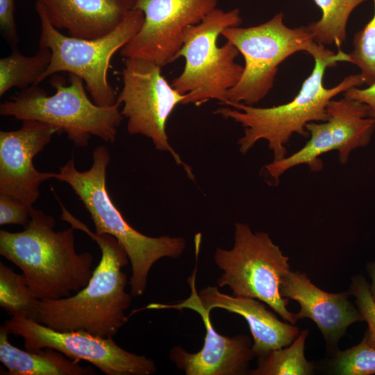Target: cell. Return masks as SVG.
Returning a JSON list of instances; mask_svg holds the SVG:
<instances>
[{"instance_id":"1","label":"cell","mask_w":375,"mask_h":375,"mask_svg":"<svg viewBox=\"0 0 375 375\" xmlns=\"http://www.w3.org/2000/svg\"><path fill=\"white\" fill-rule=\"evenodd\" d=\"M61 219L87 233L99 245L101 257L88 283L74 295L40 300L37 322L58 331H84L101 338H113L127 322L132 295L123 267L129 262L124 247L113 236L92 232L59 201Z\"/></svg>"},{"instance_id":"2","label":"cell","mask_w":375,"mask_h":375,"mask_svg":"<svg viewBox=\"0 0 375 375\" xmlns=\"http://www.w3.org/2000/svg\"><path fill=\"white\" fill-rule=\"evenodd\" d=\"M53 217L31 207L23 231H0V254L17 266L40 300L72 295L92 276L93 256L77 253L72 226L56 231Z\"/></svg>"},{"instance_id":"3","label":"cell","mask_w":375,"mask_h":375,"mask_svg":"<svg viewBox=\"0 0 375 375\" xmlns=\"http://www.w3.org/2000/svg\"><path fill=\"white\" fill-rule=\"evenodd\" d=\"M314 60L311 74L290 101L269 108L230 103L227 106L233 108H220L215 111V114L232 119L244 128V135L238 141L242 154L248 152L258 141L265 140L273 153V160L284 158L287 153L285 145L293 134L308 137L306 125L328 119L327 106L333 97L365 84L360 74H357L346 76L333 88H325L324 76L326 68L335 67L338 62H349L348 53L342 50L314 58Z\"/></svg>"},{"instance_id":"4","label":"cell","mask_w":375,"mask_h":375,"mask_svg":"<svg viewBox=\"0 0 375 375\" xmlns=\"http://www.w3.org/2000/svg\"><path fill=\"white\" fill-rule=\"evenodd\" d=\"M110 156L103 146L95 148L92 164L81 172L70 158L54 173L53 178L67 183L83 203L94 222L95 233L115 238L126 250L131 267L130 294L142 296L153 265L162 258H177L185 251L181 237H149L133 228L112 202L106 188V169Z\"/></svg>"},{"instance_id":"5","label":"cell","mask_w":375,"mask_h":375,"mask_svg":"<svg viewBox=\"0 0 375 375\" xmlns=\"http://www.w3.org/2000/svg\"><path fill=\"white\" fill-rule=\"evenodd\" d=\"M83 80L69 74V84L53 74L51 84L56 90L49 96L38 85L22 90L0 105V115L18 120L32 119L49 124L65 133L77 147H85L91 135L113 143L123 119L119 103L100 106L91 101Z\"/></svg>"},{"instance_id":"6","label":"cell","mask_w":375,"mask_h":375,"mask_svg":"<svg viewBox=\"0 0 375 375\" xmlns=\"http://www.w3.org/2000/svg\"><path fill=\"white\" fill-rule=\"evenodd\" d=\"M242 21L238 8L224 11L216 8L185 30L176 56V60L185 58V67L171 84L185 94L182 104L199 106L210 99L225 104L227 92L238 83L244 67L235 61L240 52L234 44L226 41L218 47L217 41L224 29L239 26Z\"/></svg>"},{"instance_id":"7","label":"cell","mask_w":375,"mask_h":375,"mask_svg":"<svg viewBox=\"0 0 375 375\" xmlns=\"http://www.w3.org/2000/svg\"><path fill=\"white\" fill-rule=\"evenodd\" d=\"M284 14L279 12L257 26L230 27L222 35L234 44L245 65L238 83L226 94V102L253 106L263 99L274 86L279 65L299 51L313 58L333 53L316 42L307 26H287Z\"/></svg>"},{"instance_id":"8","label":"cell","mask_w":375,"mask_h":375,"mask_svg":"<svg viewBox=\"0 0 375 375\" xmlns=\"http://www.w3.org/2000/svg\"><path fill=\"white\" fill-rule=\"evenodd\" d=\"M35 10L40 22L39 47L51 51V62L38 85L48 76L66 72L81 77L92 101L109 106L117 101V92L110 83L108 72L112 56L140 31L143 12L136 8L127 11L121 23L107 35L96 39H82L61 33L49 22L43 4L37 0Z\"/></svg>"},{"instance_id":"9","label":"cell","mask_w":375,"mask_h":375,"mask_svg":"<svg viewBox=\"0 0 375 375\" xmlns=\"http://www.w3.org/2000/svg\"><path fill=\"white\" fill-rule=\"evenodd\" d=\"M288 261L267 233H253L249 225L236 222L233 248H217L214 253V262L222 271L217 285L228 286L234 296L263 301L294 324V314L287 309L290 299L280 292L281 280L290 271Z\"/></svg>"},{"instance_id":"10","label":"cell","mask_w":375,"mask_h":375,"mask_svg":"<svg viewBox=\"0 0 375 375\" xmlns=\"http://www.w3.org/2000/svg\"><path fill=\"white\" fill-rule=\"evenodd\" d=\"M122 76L123 87L116 101L123 106L121 114L128 120V132L142 135L151 140L156 149L169 152L194 180L191 167L170 145L166 132L169 117L177 105L183 103L185 94L167 82L161 67L147 60L124 58Z\"/></svg>"},{"instance_id":"11","label":"cell","mask_w":375,"mask_h":375,"mask_svg":"<svg viewBox=\"0 0 375 375\" xmlns=\"http://www.w3.org/2000/svg\"><path fill=\"white\" fill-rule=\"evenodd\" d=\"M327 113L326 121L306 125L310 138L301 149L265 165V172L275 183L287 170L297 165H306L312 172L320 171L323 163L319 157L326 153L338 151L340 162L345 164L353 150L368 145L375 130V119L367 105L344 97L331 99Z\"/></svg>"},{"instance_id":"12","label":"cell","mask_w":375,"mask_h":375,"mask_svg":"<svg viewBox=\"0 0 375 375\" xmlns=\"http://www.w3.org/2000/svg\"><path fill=\"white\" fill-rule=\"evenodd\" d=\"M10 334L21 336L31 352L53 349L69 358L88 362L106 375H151L154 361L120 347L112 338H101L84 331H58L33 319L13 316L3 324Z\"/></svg>"},{"instance_id":"13","label":"cell","mask_w":375,"mask_h":375,"mask_svg":"<svg viewBox=\"0 0 375 375\" xmlns=\"http://www.w3.org/2000/svg\"><path fill=\"white\" fill-rule=\"evenodd\" d=\"M217 0H138L144 19L140 31L120 49L124 58H140L162 67L176 60L183 33L217 8Z\"/></svg>"},{"instance_id":"14","label":"cell","mask_w":375,"mask_h":375,"mask_svg":"<svg viewBox=\"0 0 375 375\" xmlns=\"http://www.w3.org/2000/svg\"><path fill=\"white\" fill-rule=\"evenodd\" d=\"M58 133V128L32 119L23 120L17 130L0 131V194L33 206L40 185L54 174L38 171L33 160Z\"/></svg>"},{"instance_id":"15","label":"cell","mask_w":375,"mask_h":375,"mask_svg":"<svg viewBox=\"0 0 375 375\" xmlns=\"http://www.w3.org/2000/svg\"><path fill=\"white\" fill-rule=\"evenodd\" d=\"M144 308L190 309L200 315L206 328L202 348L196 353H190L176 345L169 351L171 361L186 375H242L249 372V362L255 356L249 337H227L218 333L212 324L210 312L199 305L192 292L181 302L151 303Z\"/></svg>"},{"instance_id":"16","label":"cell","mask_w":375,"mask_h":375,"mask_svg":"<svg viewBox=\"0 0 375 375\" xmlns=\"http://www.w3.org/2000/svg\"><path fill=\"white\" fill-rule=\"evenodd\" d=\"M197 270V267H195L188 279L197 301L210 312L213 309L220 308L244 317L253 337L252 350L259 359L267 357L273 350L288 347L299 335L298 327L279 320L258 299L228 295L219 291L217 286H207L198 292Z\"/></svg>"},{"instance_id":"17","label":"cell","mask_w":375,"mask_h":375,"mask_svg":"<svg viewBox=\"0 0 375 375\" xmlns=\"http://www.w3.org/2000/svg\"><path fill=\"white\" fill-rule=\"evenodd\" d=\"M280 292L283 297L299 303L295 319H312L329 345H336L351 324L363 321L360 312L348 301V293L326 292L304 273L289 271L281 280Z\"/></svg>"},{"instance_id":"18","label":"cell","mask_w":375,"mask_h":375,"mask_svg":"<svg viewBox=\"0 0 375 375\" xmlns=\"http://www.w3.org/2000/svg\"><path fill=\"white\" fill-rule=\"evenodd\" d=\"M51 24L69 36L96 39L113 31L128 9L119 0H39Z\"/></svg>"},{"instance_id":"19","label":"cell","mask_w":375,"mask_h":375,"mask_svg":"<svg viewBox=\"0 0 375 375\" xmlns=\"http://www.w3.org/2000/svg\"><path fill=\"white\" fill-rule=\"evenodd\" d=\"M9 334L6 326L1 325L0 326V361L7 369L6 374H97L92 367H84L79 364V361L69 358L51 348H45L35 352L19 349L10 342Z\"/></svg>"},{"instance_id":"20","label":"cell","mask_w":375,"mask_h":375,"mask_svg":"<svg viewBox=\"0 0 375 375\" xmlns=\"http://www.w3.org/2000/svg\"><path fill=\"white\" fill-rule=\"evenodd\" d=\"M0 59V96L12 88L21 90L38 85V81L51 60L49 49L40 47L31 56H24L17 47Z\"/></svg>"},{"instance_id":"21","label":"cell","mask_w":375,"mask_h":375,"mask_svg":"<svg viewBox=\"0 0 375 375\" xmlns=\"http://www.w3.org/2000/svg\"><path fill=\"white\" fill-rule=\"evenodd\" d=\"M322 11L321 18L307 26L314 40L335 45L341 50L347 38V25L353 10L367 0H313Z\"/></svg>"},{"instance_id":"22","label":"cell","mask_w":375,"mask_h":375,"mask_svg":"<svg viewBox=\"0 0 375 375\" xmlns=\"http://www.w3.org/2000/svg\"><path fill=\"white\" fill-rule=\"evenodd\" d=\"M39 299L33 293L24 275L0 262V307L11 316L37 322Z\"/></svg>"},{"instance_id":"23","label":"cell","mask_w":375,"mask_h":375,"mask_svg":"<svg viewBox=\"0 0 375 375\" xmlns=\"http://www.w3.org/2000/svg\"><path fill=\"white\" fill-rule=\"evenodd\" d=\"M308 331H301L290 344L272 351L269 355L259 359L258 367L249 371L252 375H308L312 372L313 365L305 358V342Z\"/></svg>"},{"instance_id":"24","label":"cell","mask_w":375,"mask_h":375,"mask_svg":"<svg viewBox=\"0 0 375 375\" xmlns=\"http://www.w3.org/2000/svg\"><path fill=\"white\" fill-rule=\"evenodd\" d=\"M371 20L358 31L353 39V51L348 53L349 62L357 66L367 86L375 83V0Z\"/></svg>"},{"instance_id":"25","label":"cell","mask_w":375,"mask_h":375,"mask_svg":"<svg viewBox=\"0 0 375 375\" xmlns=\"http://www.w3.org/2000/svg\"><path fill=\"white\" fill-rule=\"evenodd\" d=\"M335 370L341 375L375 374V348L368 344L366 335L358 344L338 352Z\"/></svg>"},{"instance_id":"26","label":"cell","mask_w":375,"mask_h":375,"mask_svg":"<svg viewBox=\"0 0 375 375\" xmlns=\"http://www.w3.org/2000/svg\"><path fill=\"white\" fill-rule=\"evenodd\" d=\"M350 294L355 297L356 304L363 321H366L368 331L365 335L368 344L375 348V303L370 292L369 285L362 276L353 278Z\"/></svg>"},{"instance_id":"27","label":"cell","mask_w":375,"mask_h":375,"mask_svg":"<svg viewBox=\"0 0 375 375\" xmlns=\"http://www.w3.org/2000/svg\"><path fill=\"white\" fill-rule=\"evenodd\" d=\"M31 207L10 197L0 194V225L25 226L29 222Z\"/></svg>"},{"instance_id":"28","label":"cell","mask_w":375,"mask_h":375,"mask_svg":"<svg viewBox=\"0 0 375 375\" xmlns=\"http://www.w3.org/2000/svg\"><path fill=\"white\" fill-rule=\"evenodd\" d=\"M0 27L12 48L17 47L19 38L15 19V0H0Z\"/></svg>"},{"instance_id":"29","label":"cell","mask_w":375,"mask_h":375,"mask_svg":"<svg viewBox=\"0 0 375 375\" xmlns=\"http://www.w3.org/2000/svg\"><path fill=\"white\" fill-rule=\"evenodd\" d=\"M344 97L368 106L371 117L375 119V83L366 88L353 87L343 93Z\"/></svg>"},{"instance_id":"30","label":"cell","mask_w":375,"mask_h":375,"mask_svg":"<svg viewBox=\"0 0 375 375\" xmlns=\"http://www.w3.org/2000/svg\"><path fill=\"white\" fill-rule=\"evenodd\" d=\"M367 270L372 280V284L369 285L370 292L375 303V262L367 266Z\"/></svg>"},{"instance_id":"31","label":"cell","mask_w":375,"mask_h":375,"mask_svg":"<svg viewBox=\"0 0 375 375\" xmlns=\"http://www.w3.org/2000/svg\"><path fill=\"white\" fill-rule=\"evenodd\" d=\"M128 9H133L135 8L138 0H119Z\"/></svg>"}]
</instances>
